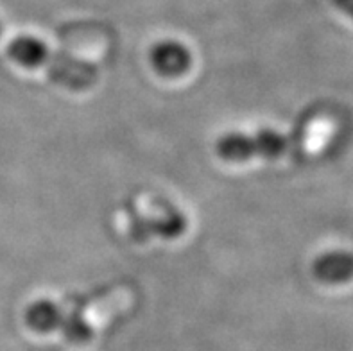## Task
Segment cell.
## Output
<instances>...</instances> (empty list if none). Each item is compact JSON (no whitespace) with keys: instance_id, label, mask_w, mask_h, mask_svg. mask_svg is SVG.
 <instances>
[{"instance_id":"6da1fadb","label":"cell","mask_w":353,"mask_h":351,"mask_svg":"<svg viewBox=\"0 0 353 351\" xmlns=\"http://www.w3.org/2000/svg\"><path fill=\"white\" fill-rule=\"evenodd\" d=\"M152 68L161 77H181L192 67V54L181 41L161 40L149 52Z\"/></svg>"},{"instance_id":"7a4b0ae2","label":"cell","mask_w":353,"mask_h":351,"mask_svg":"<svg viewBox=\"0 0 353 351\" xmlns=\"http://www.w3.org/2000/svg\"><path fill=\"white\" fill-rule=\"evenodd\" d=\"M312 272L323 283H343L353 278V254L346 251H328L314 260Z\"/></svg>"},{"instance_id":"3957f363","label":"cell","mask_w":353,"mask_h":351,"mask_svg":"<svg viewBox=\"0 0 353 351\" xmlns=\"http://www.w3.org/2000/svg\"><path fill=\"white\" fill-rule=\"evenodd\" d=\"M23 319L36 334H50L61 330L65 310L52 299H36L26 308Z\"/></svg>"},{"instance_id":"277c9868","label":"cell","mask_w":353,"mask_h":351,"mask_svg":"<svg viewBox=\"0 0 353 351\" xmlns=\"http://www.w3.org/2000/svg\"><path fill=\"white\" fill-rule=\"evenodd\" d=\"M215 152L221 160L230 163H244L253 158H259L255 134H246L241 131H230L215 142Z\"/></svg>"},{"instance_id":"5b68a950","label":"cell","mask_w":353,"mask_h":351,"mask_svg":"<svg viewBox=\"0 0 353 351\" xmlns=\"http://www.w3.org/2000/svg\"><path fill=\"white\" fill-rule=\"evenodd\" d=\"M8 54L9 58L18 63V65H22L26 68H36L43 65L49 50H47V45L38 40V38H34V36L22 34L11 40L8 47Z\"/></svg>"},{"instance_id":"8992f818","label":"cell","mask_w":353,"mask_h":351,"mask_svg":"<svg viewBox=\"0 0 353 351\" xmlns=\"http://www.w3.org/2000/svg\"><path fill=\"white\" fill-rule=\"evenodd\" d=\"M259 143V158L264 160H276L287 151V138L274 129H260L255 133Z\"/></svg>"},{"instance_id":"52a82bcc","label":"cell","mask_w":353,"mask_h":351,"mask_svg":"<svg viewBox=\"0 0 353 351\" xmlns=\"http://www.w3.org/2000/svg\"><path fill=\"white\" fill-rule=\"evenodd\" d=\"M334 2H336V6L341 11H345L346 14L353 18V0H334Z\"/></svg>"},{"instance_id":"ba28073f","label":"cell","mask_w":353,"mask_h":351,"mask_svg":"<svg viewBox=\"0 0 353 351\" xmlns=\"http://www.w3.org/2000/svg\"><path fill=\"white\" fill-rule=\"evenodd\" d=\"M0 31H2V27H0Z\"/></svg>"}]
</instances>
